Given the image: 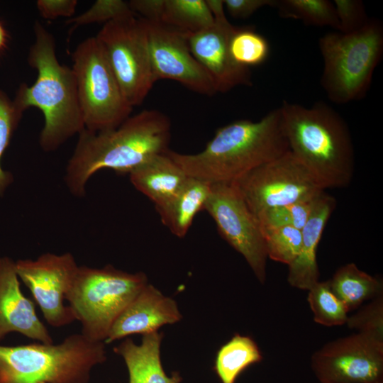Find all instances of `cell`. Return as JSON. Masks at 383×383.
<instances>
[{"mask_svg": "<svg viewBox=\"0 0 383 383\" xmlns=\"http://www.w3.org/2000/svg\"><path fill=\"white\" fill-rule=\"evenodd\" d=\"M77 0H38L37 9L45 19L58 17H71L75 12Z\"/></svg>", "mask_w": 383, "mask_h": 383, "instance_id": "34", "label": "cell"}, {"mask_svg": "<svg viewBox=\"0 0 383 383\" xmlns=\"http://www.w3.org/2000/svg\"><path fill=\"white\" fill-rule=\"evenodd\" d=\"M345 324L350 329L383 343V295L372 299L356 313L348 316Z\"/></svg>", "mask_w": 383, "mask_h": 383, "instance_id": "31", "label": "cell"}, {"mask_svg": "<svg viewBox=\"0 0 383 383\" xmlns=\"http://www.w3.org/2000/svg\"><path fill=\"white\" fill-rule=\"evenodd\" d=\"M96 38L126 101L139 106L155 83L143 19L132 13L110 21Z\"/></svg>", "mask_w": 383, "mask_h": 383, "instance_id": "9", "label": "cell"}, {"mask_svg": "<svg viewBox=\"0 0 383 383\" xmlns=\"http://www.w3.org/2000/svg\"><path fill=\"white\" fill-rule=\"evenodd\" d=\"M335 204V199L325 192L316 199L309 218L301 230L299 252L292 263L288 265L287 281L292 287L308 291L319 281L316 250Z\"/></svg>", "mask_w": 383, "mask_h": 383, "instance_id": "18", "label": "cell"}, {"mask_svg": "<svg viewBox=\"0 0 383 383\" xmlns=\"http://www.w3.org/2000/svg\"><path fill=\"white\" fill-rule=\"evenodd\" d=\"M339 23L338 32L350 33L362 28L369 21L360 0H334Z\"/></svg>", "mask_w": 383, "mask_h": 383, "instance_id": "33", "label": "cell"}, {"mask_svg": "<svg viewBox=\"0 0 383 383\" xmlns=\"http://www.w3.org/2000/svg\"><path fill=\"white\" fill-rule=\"evenodd\" d=\"M160 23L194 33L210 26L213 16L204 0H165Z\"/></svg>", "mask_w": 383, "mask_h": 383, "instance_id": "24", "label": "cell"}, {"mask_svg": "<svg viewBox=\"0 0 383 383\" xmlns=\"http://www.w3.org/2000/svg\"><path fill=\"white\" fill-rule=\"evenodd\" d=\"M232 184L256 218L270 209L313 199L324 192L290 150Z\"/></svg>", "mask_w": 383, "mask_h": 383, "instance_id": "10", "label": "cell"}, {"mask_svg": "<svg viewBox=\"0 0 383 383\" xmlns=\"http://www.w3.org/2000/svg\"><path fill=\"white\" fill-rule=\"evenodd\" d=\"M289 150L324 190L348 186L355 153L347 123L323 101L311 107L283 101L279 107Z\"/></svg>", "mask_w": 383, "mask_h": 383, "instance_id": "3", "label": "cell"}, {"mask_svg": "<svg viewBox=\"0 0 383 383\" xmlns=\"http://www.w3.org/2000/svg\"><path fill=\"white\" fill-rule=\"evenodd\" d=\"M276 0H224V8L235 18H245L250 16L262 7H274Z\"/></svg>", "mask_w": 383, "mask_h": 383, "instance_id": "35", "label": "cell"}, {"mask_svg": "<svg viewBox=\"0 0 383 383\" xmlns=\"http://www.w3.org/2000/svg\"><path fill=\"white\" fill-rule=\"evenodd\" d=\"M129 176L132 184L155 204L157 211L174 199L189 177L167 151L152 157Z\"/></svg>", "mask_w": 383, "mask_h": 383, "instance_id": "19", "label": "cell"}, {"mask_svg": "<svg viewBox=\"0 0 383 383\" xmlns=\"http://www.w3.org/2000/svg\"><path fill=\"white\" fill-rule=\"evenodd\" d=\"M12 332L40 343H53L36 314L34 303L21 289L15 261L3 256L0 257V341Z\"/></svg>", "mask_w": 383, "mask_h": 383, "instance_id": "16", "label": "cell"}, {"mask_svg": "<svg viewBox=\"0 0 383 383\" xmlns=\"http://www.w3.org/2000/svg\"><path fill=\"white\" fill-rule=\"evenodd\" d=\"M318 197L270 209L260 214L257 219L263 227L292 226L301 230Z\"/></svg>", "mask_w": 383, "mask_h": 383, "instance_id": "30", "label": "cell"}, {"mask_svg": "<svg viewBox=\"0 0 383 383\" xmlns=\"http://www.w3.org/2000/svg\"><path fill=\"white\" fill-rule=\"evenodd\" d=\"M308 292L307 301L315 322L328 327L345 324L349 311L334 294L328 280L318 281Z\"/></svg>", "mask_w": 383, "mask_h": 383, "instance_id": "26", "label": "cell"}, {"mask_svg": "<svg viewBox=\"0 0 383 383\" xmlns=\"http://www.w3.org/2000/svg\"><path fill=\"white\" fill-rule=\"evenodd\" d=\"M163 335L155 331L143 335L140 344L127 338L113 348L123 357L128 372L129 383H180L179 372L169 377L160 360V344Z\"/></svg>", "mask_w": 383, "mask_h": 383, "instance_id": "20", "label": "cell"}, {"mask_svg": "<svg viewBox=\"0 0 383 383\" xmlns=\"http://www.w3.org/2000/svg\"><path fill=\"white\" fill-rule=\"evenodd\" d=\"M134 13L128 3L122 0H97L84 13L68 19L67 24H72L70 35L78 27L93 23H105L130 14Z\"/></svg>", "mask_w": 383, "mask_h": 383, "instance_id": "32", "label": "cell"}, {"mask_svg": "<svg viewBox=\"0 0 383 383\" xmlns=\"http://www.w3.org/2000/svg\"><path fill=\"white\" fill-rule=\"evenodd\" d=\"M165 0H131L128 2L131 10L141 18L148 21L160 22Z\"/></svg>", "mask_w": 383, "mask_h": 383, "instance_id": "36", "label": "cell"}, {"mask_svg": "<svg viewBox=\"0 0 383 383\" xmlns=\"http://www.w3.org/2000/svg\"><path fill=\"white\" fill-rule=\"evenodd\" d=\"M288 150L279 107L257 121L240 120L218 128L196 154L167 153L188 177L216 184L233 183Z\"/></svg>", "mask_w": 383, "mask_h": 383, "instance_id": "2", "label": "cell"}, {"mask_svg": "<svg viewBox=\"0 0 383 383\" xmlns=\"http://www.w3.org/2000/svg\"><path fill=\"white\" fill-rule=\"evenodd\" d=\"M105 345L80 333L57 344L0 345V383H89L106 360Z\"/></svg>", "mask_w": 383, "mask_h": 383, "instance_id": "5", "label": "cell"}, {"mask_svg": "<svg viewBox=\"0 0 383 383\" xmlns=\"http://www.w3.org/2000/svg\"><path fill=\"white\" fill-rule=\"evenodd\" d=\"M274 7L282 18L301 20L306 25L329 26L339 30L334 4L328 0H276Z\"/></svg>", "mask_w": 383, "mask_h": 383, "instance_id": "25", "label": "cell"}, {"mask_svg": "<svg viewBox=\"0 0 383 383\" xmlns=\"http://www.w3.org/2000/svg\"><path fill=\"white\" fill-rule=\"evenodd\" d=\"M33 28L28 62L37 70V78L30 87L21 84L13 100L24 110L34 106L41 111L45 123L39 143L43 150L51 152L85 127L72 69L59 62L51 33L39 21Z\"/></svg>", "mask_w": 383, "mask_h": 383, "instance_id": "4", "label": "cell"}, {"mask_svg": "<svg viewBox=\"0 0 383 383\" xmlns=\"http://www.w3.org/2000/svg\"><path fill=\"white\" fill-rule=\"evenodd\" d=\"M147 284L141 272L79 266L65 299L82 325L81 333L104 342L116 318Z\"/></svg>", "mask_w": 383, "mask_h": 383, "instance_id": "7", "label": "cell"}, {"mask_svg": "<svg viewBox=\"0 0 383 383\" xmlns=\"http://www.w3.org/2000/svg\"><path fill=\"white\" fill-rule=\"evenodd\" d=\"M328 281L331 290L349 312L383 292L382 278L366 273L353 262L340 267Z\"/></svg>", "mask_w": 383, "mask_h": 383, "instance_id": "22", "label": "cell"}, {"mask_svg": "<svg viewBox=\"0 0 383 383\" xmlns=\"http://www.w3.org/2000/svg\"><path fill=\"white\" fill-rule=\"evenodd\" d=\"M25 110L0 89V196L13 181V174L3 169L1 160L9 146Z\"/></svg>", "mask_w": 383, "mask_h": 383, "instance_id": "29", "label": "cell"}, {"mask_svg": "<svg viewBox=\"0 0 383 383\" xmlns=\"http://www.w3.org/2000/svg\"><path fill=\"white\" fill-rule=\"evenodd\" d=\"M72 57L85 129L98 133L116 128L130 116L133 107L96 36L81 42Z\"/></svg>", "mask_w": 383, "mask_h": 383, "instance_id": "8", "label": "cell"}, {"mask_svg": "<svg viewBox=\"0 0 383 383\" xmlns=\"http://www.w3.org/2000/svg\"><path fill=\"white\" fill-rule=\"evenodd\" d=\"M182 315L177 303L147 284L112 325L105 344L133 334H148L165 324L179 321Z\"/></svg>", "mask_w": 383, "mask_h": 383, "instance_id": "17", "label": "cell"}, {"mask_svg": "<svg viewBox=\"0 0 383 383\" xmlns=\"http://www.w3.org/2000/svg\"><path fill=\"white\" fill-rule=\"evenodd\" d=\"M262 358L260 349L250 336L236 333L218 350L213 370L221 383H235L245 370Z\"/></svg>", "mask_w": 383, "mask_h": 383, "instance_id": "23", "label": "cell"}, {"mask_svg": "<svg viewBox=\"0 0 383 383\" xmlns=\"http://www.w3.org/2000/svg\"><path fill=\"white\" fill-rule=\"evenodd\" d=\"M221 236L247 261L261 284L267 277L264 238L257 218L232 183L211 184L204 205Z\"/></svg>", "mask_w": 383, "mask_h": 383, "instance_id": "11", "label": "cell"}, {"mask_svg": "<svg viewBox=\"0 0 383 383\" xmlns=\"http://www.w3.org/2000/svg\"><path fill=\"white\" fill-rule=\"evenodd\" d=\"M206 1L213 23L196 33H187L192 54L209 73L217 92H226L239 85L251 86L250 68L238 65L230 53V38L235 26L226 16L223 1Z\"/></svg>", "mask_w": 383, "mask_h": 383, "instance_id": "15", "label": "cell"}, {"mask_svg": "<svg viewBox=\"0 0 383 383\" xmlns=\"http://www.w3.org/2000/svg\"><path fill=\"white\" fill-rule=\"evenodd\" d=\"M19 279L30 291L47 323L56 328L76 321L72 309L64 300L79 266L70 252H47L35 260L15 261Z\"/></svg>", "mask_w": 383, "mask_h": 383, "instance_id": "13", "label": "cell"}, {"mask_svg": "<svg viewBox=\"0 0 383 383\" xmlns=\"http://www.w3.org/2000/svg\"><path fill=\"white\" fill-rule=\"evenodd\" d=\"M318 46L323 62L321 84L328 99L337 104L362 99L383 53L380 21L369 19L350 33H328Z\"/></svg>", "mask_w": 383, "mask_h": 383, "instance_id": "6", "label": "cell"}, {"mask_svg": "<svg viewBox=\"0 0 383 383\" xmlns=\"http://www.w3.org/2000/svg\"><path fill=\"white\" fill-rule=\"evenodd\" d=\"M320 383H383V343L357 333L331 340L313 353Z\"/></svg>", "mask_w": 383, "mask_h": 383, "instance_id": "12", "label": "cell"}, {"mask_svg": "<svg viewBox=\"0 0 383 383\" xmlns=\"http://www.w3.org/2000/svg\"><path fill=\"white\" fill-rule=\"evenodd\" d=\"M267 257L289 265L297 257L301 243V230L292 226H260Z\"/></svg>", "mask_w": 383, "mask_h": 383, "instance_id": "28", "label": "cell"}, {"mask_svg": "<svg viewBox=\"0 0 383 383\" xmlns=\"http://www.w3.org/2000/svg\"><path fill=\"white\" fill-rule=\"evenodd\" d=\"M229 50L235 62L250 68L266 60L270 45L266 38L254 29L235 27L230 38Z\"/></svg>", "mask_w": 383, "mask_h": 383, "instance_id": "27", "label": "cell"}, {"mask_svg": "<svg viewBox=\"0 0 383 383\" xmlns=\"http://www.w3.org/2000/svg\"><path fill=\"white\" fill-rule=\"evenodd\" d=\"M210 191V183L189 177L174 199L157 210L162 222L176 236L184 237L195 216L204 209Z\"/></svg>", "mask_w": 383, "mask_h": 383, "instance_id": "21", "label": "cell"}, {"mask_svg": "<svg viewBox=\"0 0 383 383\" xmlns=\"http://www.w3.org/2000/svg\"><path fill=\"white\" fill-rule=\"evenodd\" d=\"M155 81L172 79L198 94L217 91L210 75L192 54L187 33L143 18Z\"/></svg>", "mask_w": 383, "mask_h": 383, "instance_id": "14", "label": "cell"}, {"mask_svg": "<svg viewBox=\"0 0 383 383\" xmlns=\"http://www.w3.org/2000/svg\"><path fill=\"white\" fill-rule=\"evenodd\" d=\"M170 131L168 116L156 110H143L109 131L94 133L84 128L66 167L69 191L84 196L91 177L104 169L130 174L168 150Z\"/></svg>", "mask_w": 383, "mask_h": 383, "instance_id": "1", "label": "cell"}, {"mask_svg": "<svg viewBox=\"0 0 383 383\" xmlns=\"http://www.w3.org/2000/svg\"><path fill=\"white\" fill-rule=\"evenodd\" d=\"M8 38V33L0 21V54L6 48Z\"/></svg>", "mask_w": 383, "mask_h": 383, "instance_id": "37", "label": "cell"}]
</instances>
